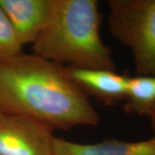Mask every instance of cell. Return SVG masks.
<instances>
[{"label":"cell","instance_id":"cell-1","mask_svg":"<svg viewBox=\"0 0 155 155\" xmlns=\"http://www.w3.org/2000/svg\"><path fill=\"white\" fill-rule=\"evenodd\" d=\"M0 110L53 130L100 122L90 97L73 81L68 68L33 53L0 61Z\"/></svg>","mask_w":155,"mask_h":155},{"label":"cell","instance_id":"cell-2","mask_svg":"<svg viewBox=\"0 0 155 155\" xmlns=\"http://www.w3.org/2000/svg\"><path fill=\"white\" fill-rule=\"evenodd\" d=\"M97 0H54L49 21L32 44L33 54L70 68L116 71L103 41Z\"/></svg>","mask_w":155,"mask_h":155},{"label":"cell","instance_id":"cell-3","mask_svg":"<svg viewBox=\"0 0 155 155\" xmlns=\"http://www.w3.org/2000/svg\"><path fill=\"white\" fill-rule=\"evenodd\" d=\"M110 35L130 50L138 75L155 76V0H109Z\"/></svg>","mask_w":155,"mask_h":155},{"label":"cell","instance_id":"cell-4","mask_svg":"<svg viewBox=\"0 0 155 155\" xmlns=\"http://www.w3.org/2000/svg\"><path fill=\"white\" fill-rule=\"evenodd\" d=\"M53 132L29 117L0 110V155H54Z\"/></svg>","mask_w":155,"mask_h":155},{"label":"cell","instance_id":"cell-5","mask_svg":"<svg viewBox=\"0 0 155 155\" xmlns=\"http://www.w3.org/2000/svg\"><path fill=\"white\" fill-rule=\"evenodd\" d=\"M22 47L33 44L49 21L54 0H0Z\"/></svg>","mask_w":155,"mask_h":155},{"label":"cell","instance_id":"cell-6","mask_svg":"<svg viewBox=\"0 0 155 155\" xmlns=\"http://www.w3.org/2000/svg\"><path fill=\"white\" fill-rule=\"evenodd\" d=\"M67 68L73 81L89 97L92 96L107 105L126 100L129 76L111 70Z\"/></svg>","mask_w":155,"mask_h":155},{"label":"cell","instance_id":"cell-7","mask_svg":"<svg viewBox=\"0 0 155 155\" xmlns=\"http://www.w3.org/2000/svg\"><path fill=\"white\" fill-rule=\"evenodd\" d=\"M54 155H155V134L152 138L136 141L108 139L82 144L54 136Z\"/></svg>","mask_w":155,"mask_h":155},{"label":"cell","instance_id":"cell-8","mask_svg":"<svg viewBox=\"0 0 155 155\" xmlns=\"http://www.w3.org/2000/svg\"><path fill=\"white\" fill-rule=\"evenodd\" d=\"M124 102L127 114L149 117L155 108V76L129 77Z\"/></svg>","mask_w":155,"mask_h":155},{"label":"cell","instance_id":"cell-9","mask_svg":"<svg viewBox=\"0 0 155 155\" xmlns=\"http://www.w3.org/2000/svg\"><path fill=\"white\" fill-rule=\"evenodd\" d=\"M22 48L8 17L0 6V61L22 54Z\"/></svg>","mask_w":155,"mask_h":155},{"label":"cell","instance_id":"cell-10","mask_svg":"<svg viewBox=\"0 0 155 155\" xmlns=\"http://www.w3.org/2000/svg\"><path fill=\"white\" fill-rule=\"evenodd\" d=\"M150 121H151V125H152V127H153V130L155 134V108L153 113L151 114V116H149Z\"/></svg>","mask_w":155,"mask_h":155}]
</instances>
